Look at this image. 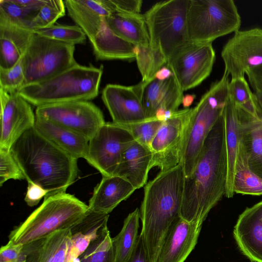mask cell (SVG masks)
Wrapping results in <instances>:
<instances>
[{
  "label": "cell",
  "mask_w": 262,
  "mask_h": 262,
  "mask_svg": "<svg viewBox=\"0 0 262 262\" xmlns=\"http://www.w3.org/2000/svg\"><path fill=\"white\" fill-rule=\"evenodd\" d=\"M227 152L223 113L203 144L190 176L185 178L180 216L203 224L210 211L225 195Z\"/></svg>",
  "instance_id": "6da1fadb"
},
{
  "label": "cell",
  "mask_w": 262,
  "mask_h": 262,
  "mask_svg": "<svg viewBox=\"0 0 262 262\" xmlns=\"http://www.w3.org/2000/svg\"><path fill=\"white\" fill-rule=\"evenodd\" d=\"M10 151L25 180L50 195L65 192L78 174L77 159L40 135L34 127L26 132Z\"/></svg>",
  "instance_id": "7a4b0ae2"
},
{
  "label": "cell",
  "mask_w": 262,
  "mask_h": 262,
  "mask_svg": "<svg viewBox=\"0 0 262 262\" xmlns=\"http://www.w3.org/2000/svg\"><path fill=\"white\" fill-rule=\"evenodd\" d=\"M185 176L181 163L158 174L144 187L140 210L148 262H156L166 234L180 217Z\"/></svg>",
  "instance_id": "3957f363"
},
{
  "label": "cell",
  "mask_w": 262,
  "mask_h": 262,
  "mask_svg": "<svg viewBox=\"0 0 262 262\" xmlns=\"http://www.w3.org/2000/svg\"><path fill=\"white\" fill-rule=\"evenodd\" d=\"M103 67L78 63L44 81L22 86L17 93L31 105L90 101L99 94Z\"/></svg>",
  "instance_id": "277c9868"
},
{
  "label": "cell",
  "mask_w": 262,
  "mask_h": 262,
  "mask_svg": "<svg viewBox=\"0 0 262 262\" xmlns=\"http://www.w3.org/2000/svg\"><path fill=\"white\" fill-rule=\"evenodd\" d=\"M88 211V205L66 192L46 196L42 204L10 232L9 240L24 245L70 228Z\"/></svg>",
  "instance_id": "5b68a950"
},
{
  "label": "cell",
  "mask_w": 262,
  "mask_h": 262,
  "mask_svg": "<svg viewBox=\"0 0 262 262\" xmlns=\"http://www.w3.org/2000/svg\"><path fill=\"white\" fill-rule=\"evenodd\" d=\"M229 76L224 74L192 108L181 162L185 178L191 176L209 132L222 115L229 99Z\"/></svg>",
  "instance_id": "8992f818"
},
{
  "label": "cell",
  "mask_w": 262,
  "mask_h": 262,
  "mask_svg": "<svg viewBox=\"0 0 262 262\" xmlns=\"http://www.w3.org/2000/svg\"><path fill=\"white\" fill-rule=\"evenodd\" d=\"M241 22L232 0H189L187 25L191 42L212 43L239 30Z\"/></svg>",
  "instance_id": "52a82bcc"
},
{
  "label": "cell",
  "mask_w": 262,
  "mask_h": 262,
  "mask_svg": "<svg viewBox=\"0 0 262 262\" xmlns=\"http://www.w3.org/2000/svg\"><path fill=\"white\" fill-rule=\"evenodd\" d=\"M189 0H169L152 6L144 15L149 46L158 48L168 60L190 42L187 25Z\"/></svg>",
  "instance_id": "ba28073f"
},
{
  "label": "cell",
  "mask_w": 262,
  "mask_h": 262,
  "mask_svg": "<svg viewBox=\"0 0 262 262\" xmlns=\"http://www.w3.org/2000/svg\"><path fill=\"white\" fill-rule=\"evenodd\" d=\"M75 46L34 32L22 57L23 86L49 79L77 64Z\"/></svg>",
  "instance_id": "9c48e42d"
},
{
  "label": "cell",
  "mask_w": 262,
  "mask_h": 262,
  "mask_svg": "<svg viewBox=\"0 0 262 262\" xmlns=\"http://www.w3.org/2000/svg\"><path fill=\"white\" fill-rule=\"evenodd\" d=\"M35 116L90 139L105 123L101 110L90 101H74L36 107Z\"/></svg>",
  "instance_id": "30bf717a"
},
{
  "label": "cell",
  "mask_w": 262,
  "mask_h": 262,
  "mask_svg": "<svg viewBox=\"0 0 262 262\" xmlns=\"http://www.w3.org/2000/svg\"><path fill=\"white\" fill-rule=\"evenodd\" d=\"M135 141L122 126L105 122L89 140L85 160L102 177L114 176L123 154Z\"/></svg>",
  "instance_id": "8fae6325"
},
{
  "label": "cell",
  "mask_w": 262,
  "mask_h": 262,
  "mask_svg": "<svg viewBox=\"0 0 262 262\" xmlns=\"http://www.w3.org/2000/svg\"><path fill=\"white\" fill-rule=\"evenodd\" d=\"M191 111L178 110L163 121L150 145L152 168L164 171L181 163Z\"/></svg>",
  "instance_id": "7c38bea8"
},
{
  "label": "cell",
  "mask_w": 262,
  "mask_h": 262,
  "mask_svg": "<svg viewBox=\"0 0 262 262\" xmlns=\"http://www.w3.org/2000/svg\"><path fill=\"white\" fill-rule=\"evenodd\" d=\"M215 60L212 43L190 42L167 61L182 91L193 88L210 74Z\"/></svg>",
  "instance_id": "4fadbf2b"
},
{
  "label": "cell",
  "mask_w": 262,
  "mask_h": 262,
  "mask_svg": "<svg viewBox=\"0 0 262 262\" xmlns=\"http://www.w3.org/2000/svg\"><path fill=\"white\" fill-rule=\"evenodd\" d=\"M225 71L231 78L244 77L262 64V29L238 30L223 47Z\"/></svg>",
  "instance_id": "5bb4252c"
},
{
  "label": "cell",
  "mask_w": 262,
  "mask_h": 262,
  "mask_svg": "<svg viewBox=\"0 0 262 262\" xmlns=\"http://www.w3.org/2000/svg\"><path fill=\"white\" fill-rule=\"evenodd\" d=\"M0 148L10 150L26 132L34 127L36 116L31 104L17 92L0 89Z\"/></svg>",
  "instance_id": "9a60e30c"
},
{
  "label": "cell",
  "mask_w": 262,
  "mask_h": 262,
  "mask_svg": "<svg viewBox=\"0 0 262 262\" xmlns=\"http://www.w3.org/2000/svg\"><path fill=\"white\" fill-rule=\"evenodd\" d=\"M145 81L125 86L108 84L102 92V100L107 108L113 122L127 124L146 120L142 105Z\"/></svg>",
  "instance_id": "2e32d148"
},
{
  "label": "cell",
  "mask_w": 262,
  "mask_h": 262,
  "mask_svg": "<svg viewBox=\"0 0 262 262\" xmlns=\"http://www.w3.org/2000/svg\"><path fill=\"white\" fill-rule=\"evenodd\" d=\"M202 224L178 217L166 234L156 262H184L198 242Z\"/></svg>",
  "instance_id": "e0dca14e"
},
{
  "label": "cell",
  "mask_w": 262,
  "mask_h": 262,
  "mask_svg": "<svg viewBox=\"0 0 262 262\" xmlns=\"http://www.w3.org/2000/svg\"><path fill=\"white\" fill-rule=\"evenodd\" d=\"M262 201L239 216L233 235L242 253L253 262H262Z\"/></svg>",
  "instance_id": "ac0fdd59"
},
{
  "label": "cell",
  "mask_w": 262,
  "mask_h": 262,
  "mask_svg": "<svg viewBox=\"0 0 262 262\" xmlns=\"http://www.w3.org/2000/svg\"><path fill=\"white\" fill-rule=\"evenodd\" d=\"M183 96V91L174 75L163 81L154 78L145 81L142 105L146 119L156 118V113L160 108L169 113L178 111Z\"/></svg>",
  "instance_id": "d6986e66"
},
{
  "label": "cell",
  "mask_w": 262,
  "mask_h": 262,
  "mask_svg": "<svg viewBox=\"0 0 262 262\" xmlns=\"http://www.w3.org/2000/svg\"><path fill=\"white\" fill-rule=\"evenodd\" d=\"M71 244L70 228L24 244L25 262H67Z\"/></svg>",
  "instance_id": "ffe728a7"
},
{
  "label": "cell",
  "mask_w": 262,
  "mask_h": 262,
  "mask_svg": "<svg viewBox=\"0 0 262 262\" xmlns=\"http://www.w3.org/2000/svg\"><path fill=\"white\" fill-rule=\"evenodd\" d=\"M236 107L239 143L245 151L250 169L262 179V118Z\"/></svg>",
  "instance_id": "44dd1931"
},
{
  "label": "cell",
  "mask_w": 262,
  "mask_h": 262,
  "mask_svg": "<svg viewBox=\"0 0 262 262\" xmlns=\"http://www.w3.org/2000/svg\"><path fill=\"white\" fill-rule=\"evenodd\" d=\"M69 17L91 42L99 31L104 18L113 13L106 0H66Z\"/></svg>",
  "instance_id": "7402d4cb"
},
{
  "label": "cell",
  "mask_w": 262,
  "mask_h": 262,
  "mask_svg": "<svg viewBox=\"0 0 262 262\" xmlns=\"http://www.w3.org/2000/svg\"><path fill=\"white\" fill-rule=\"evenodd\" d=\"M136 189L126 180L117 176L102 177L89 201L90 211L108 214Z\"/></svg>",
  "instance_id": "603a6c76"
},
{
  "label": "cell",
  "mask_w": 262,
  "mask_h": 262,
  "mask_svg": "<svg viewBox=\"0 0 262 262\" xmlns=\"http://www.w3.org/2000/svg\"><path fill=\"white\" fill-rule=\"evenodd\" d=\"M152 160L151 150L135 141L123 154L114 176L124 178L136 189H139L146 184Z\"/></svg>",
  "instance_id": "cb8c5ba5"
},
{
  "label": "cell",
  "mask_w": 262,
  "mask_h": 262,
  "mask_svg": "<svg viewBox=\"0 0 262 262\" xmlns=\"http://www.w3.org/2000/svg\"><path fill=\"white\" fill-rule=\"evenodd\" d=\"M34 127L40 135L73 157L77 160L85 159L89 142L87 138L37 117Z\"/></svg>",
  "instance_id": "d4e9b609"
},
{
  "label": "cell",
  "mask_w": 262,
  "mask_h": 262,
  "mask_svg": "<svg viewBox=\"0 0 262 262\" xmlns=\"http://www.w3.org/2000/svg\"><path fill=\"white\" fill-rule=\"evenodd\" d=\"M109 214L90 211L70 228L71 244L67 262H73L107 226Z\"/></svg>",
  "instance_id": "484cf974"
},
{
  "label": "cell",
  "mask_w": 262,
  "mask_h": 262,
  "mask_svg": "<svg viewBox=\"0 0 262 262\" xmlns=\"http://www.w3.org/2000/svg\"><path fill=\"white\" fill-rule=\"evenodd\" d=\"M34 32L0 21V68L15 64L25 53Z\"/></svg>",
  "instance_id": "4316f807"
},
{
  "label": "cell",
  "mask_w": 262,
  "mask_h": 262,
  "mask_svg": "<svg viewBox=\"0 0 262 262\" xmlns=\"http://www.w3.org/2000/svg\"><path fill=\"white\" fill-rule=\"evenodd\" d=\"M223 117L227 152V178L225 196L232 198L235 164L239 145V126L237 107L229 97L224 107Z\"/></svg>",
  "instance_id": "83f0119b"
},
{
  "label": "cell",
  "mask_w": 262,
  "mask_h": 262,
  "mask_svg": "<svg viewBox=\"0 0 262 262\" xmlns=\"http://www.w3.org/2000/svg\"><path fill=\"white\" fill-rule=\"evenodd\" d=\"M117 35L134 46L147 47L149 36L144 15L114 12L104 18Z\"/></svg>",
  "instance_id": "f1b7e54d"
},
{
  "label": "cell",
  "mask_w": 262,
  "mask_h": 262,
  "mask_svg": "<svg viewBox=\"0 0 262 262\" xmlns=\"http://www.w3.org/2000/svg\"><path fill=\"white\" fill-rule=\"evenodd\" d=\"M91 43L97 60L136 59L135 46L115 34L107 26L104 19Z\"/></svg>",
  "instance_id": "f546056e"
},
{
  "label": "cell",
  "mask_w": 262,
  "mask_h": 262,
  "mask_svg": "<svg viewBox=\"0 0 262 262\" xmlns=\"http://www.w3.org/2000/svg\"><path fill=\"white\" fill-rule=\"evenodd\" d=\"M140 219V210L136 208L125 218L119 233L112 238L116 262H125L132 255L139 236Z\"/></svg>",
  "instance_id": "4dcf8cb0"
},
{
  "label": "cell",
  "mask_w": 262,
  "mask_h": 262,
  "mask_svg": "<svg viewBox=\"0 0 262 262\" xmlns=\"http://www.w3.org/2000/svg\"><path fill=\"white\" fill-rule=\"evenodd\" d=\"M233 187L234 193L262 195V179L250 169L246 154L240 143L236 160Z\"/></svg>",
  "instance_id": "1f68e13d"
},
{
  "label": "cell",
  "mask_w": 262,
  "mask_h": 262,
  "mask_svg": "<svg viewBox=\"0 0 262 262\" xmlns=\"http://www.w3.org/2000/svg\"><path fill=\"white\" fill-rule=\"evenodd\" d=\"M137 66L142 77V81H147L155 78L156 73L167 64V60L158 48L151 47L135 46Z\"/></svg>",
  "instance_id": "d6a6232c"
},
{
  "label": "cell",
  "mask_w": 262,
  "mask_h": 262,
  "mask_svg": "<svg viewBox=\"0 0 262 262\" xmlns=\"http://www.w3.org/2000/svg\"><path fill=\"white\" fill-rule=\"evenodd\" d=\"M73 262H116L112 238L107 226L101 230L86 250Z\"/></svg>",
  "instance_id": "836d02e7"
},
{
  "label": "cell",
  "mask_w": 262,
  "mask_h": 262,
  "mask_svg": "<svg viewBox=\"0 0 262 262\" xmlns=\"http://www.w3.org/2000/svg\"><path fill=\"white\" fill-rule=\"evenodd\" d=\"M37 13L15 3L13 0H0V21L33 31L32 24Z\"/></svg>",
  "instance_id": "e575fe53"
},
{
  "label": "cell",
  "mask_w": 262,
  "mask_h": 262,
  "mask_svg": "<svg viewBox=\"0 0 262 262\" xmlns=\"http://www.w3.org/2000/svg\"><path fill=\"white\" fill-rule=\"evenodd\" d=\"M229 98L238 106L258 117L256 97L244 77L231 78L229 83Z\"/></svg>",
  "instance_id": "d590c367"
},
{
  "label": "cell",
  "mask_w": 262,
  "mask_h": 262,
  "mask_svg": "<svg viewBox=\"0 0 262 262\" xmlns=\"http://www.w3.org/2000/svg\"><path fill=\"white\" fill-rule=\"evenodd\" d=\"M33 32L51 39L74 45L84 43L86 39L84 32L77 25L54 24Z\"/></svg>",
  "instance_id": "8d00e7d4"
},
{
  "label": "cell",
  "mask_w": 262,
  "mask_h": 262,
  "mask_svg": "<svg viewBox=\"0 0 262 262\" xmlns=\"http://www.w3.org/2000/svg\"><path fill=\"white\" fill-rule=\"evenodd\" d=\"M163 122L154 118L137 123L118 125L125 128L136 141L150 149L151 142Z\"/></svg>",
  "instance_id": "74e56055"
},
{
  "label": "cell",
  "mask_w": 262,
  "mask_h": 262,
  "mask_svg": "<svg viewBox=\"0 0 262 262\" xmlns=\"http://www.w3.org/2000/svg\"><path fill=\"white\" fill-rule=\"evenodd\" d=\"M66 9L64 1L47 0L32 21L33 31L54 25L65 15Z\"/></svg>",
  "instance_id": "f35d334b"
},
{
  "label": "cell",
  "mask_w": 262,
  "mask_h": 262,
  "mask_svg": "<svg viewBox=\"0 0 262 262\" xmlns=\"http://www.w3.org/2000/svg\"><path fill=\"white\" fill-rule=\"evenodd\" d=\"M25 78L22 58L10 68H0V89L7 93L17 92L23 86Z\"/></svg>",
  "instance_id": "ab89813d"
},
{
  "label": "cell",
  "mask_w": 262,
  "mask_h": 262,
  "mask_svg": "<svg viewBox=\"0 0 262 262\" xmlns=\"http://www.w3.org/2000/svg\"><path fill=\"white\" fill-rule=\"evenodd\" d=\"M24 179L25 177L10 150L0 148V186L9 180Z\"/></svg>",
  "instance_id": "60d3db41"
},
{
  "label": "cell",
  "mask_w": 262,
  "mask_h": 262,
  "mask_svg": "<svg viewBox=\"0 0 262 262\" xmlns=\"http://www.w3.org/2000/svg\"><path fill=\"white\" fill-rule=\"evenodd\" d=\"M24 245L16 244L11 241L0 249V262H25Z\"/></svg>",
  "instance_id": "b9f144b4"
},
{
  "label": "cell",
  "mask_w": 262,
  "mask_h": 262,
  "mask_svg": "<svg viewBox=\"0 0 262 262\" xmlns=\"http://www.w3.org/2000/svg\"><path fill=\"white\" fill-rule=\"evenodd\" d=\"M113 13L140 14L142 1L141 0H106Z\"/></svg>",
  "instance_id": "7bdbcfd3"
},
{
  "label": "cell",
  "mask_w": 262,
  "mask_h": 262,
  "mask_svg": "<svg viewBox=\"0 0 262 262\" xmlns=\"http://www.w3.org/2000/svg\"><path fill=\"white\" fill-rule=\"evenodd\" d=\"M47 194L48 191L40 186L31 182H28L24 200L29 206L33 207L37 205L41 199Z\"/></svg>",
  "instance_id": "ee69618b"
},
{
  "label": "cell",
  "mask_w": 262,
  "mask_h": 262,
  "mask_svg": "<svg viewBox=\"0 0 262 262\" xmlns=\"http://www.w3.org/2000/svg\"><path fill=\"white\" fill-rule=\"evenodd\" d=\"M246 74L254 92L262 94V64L249 71Z\"/></svg>",
  "instance_id": "f6af8a7d"
},
{
  "label": "cell",
  "mask_w": 262,
  "mask_h": 262,
  "mask_svg": "<svg viewBox=\"0 0 262 262\" xmlns=\"http://www.w3.org/2000/svg\"><path fill=\"white\" fill-rule=\"evenodd\" d=\"M125 262H148L141 233L139 235L137 244L132 255Z\"/></svg>",
  "instance_id": "bcb514c9"
},
{
  "label": "cell",
  "mask_w": 262,
  "mask_h": 262,
  "mask_svg": "<svg viewBox=\"0 0 262 262\" xmlns=\"http://www.w3.org/2000/svg\"><path fill=\"white\" fill-rule=\"evenodd\" d=\"M13 1L27 9L36 12H38L47 2V0H13Z\"/></svg>",
  "instance_id": "7dc6e473"
},
{
  "label": "cell",
  "mask_w": 262,
  "mask_h": 262,
  "mask_svg": "<svg viewBox=\"0 0 262 262\" xmlns=\"http://www.w3.org/2000/svg\"><path fill=\"white\" fill-rule=\"evenodd\" d=\"M173 75L171 70L167 66H164L156 74L155 78L159 80L163 81L168 79Z\"/></svg>",
  "instance_id": "c3c4849f"
},
{
  "label": "cell",
  "mask_w": 262,
  "mask_h": 262,
  "mask_svg": "<svg viewBox=\"0 0 262 262\" xmlns=\"http://www.w3.org/2000/svg\"><path fill=\"white\" fill-rule=\"evenodd\" d=\"M195 98V95L194 94H186L183 96L182 104L185 108H188L193 103Z\"/></svg>",
  "instance_id": "681fc988"
},
{
  "label": "cell",
  "mask_w": 262,
  "mask_h": 262,
  "mask_svg": "<svg viewBox=\"0 0 262 262\" xmlns=\"http://www.w3.org/2000/svg\"><path fill=\"white\" fill-rule=\"evenodd\" d=\"M254 93L255 95L258 108V115L262 118V94L256 92Z\"/></svg>",
  "instance_id": "f907efd6"
},
{
  "label": "cell",
  "mask_w": 262,
  "mask_h": 262,
  "mask_svg": "<svg viewBox=\"0 0 262 262\" xmlns=\"http://www.w3.org/2000/svg\"><path fill=\"white\" fill-rule=\"evenodd\" d=\"M261 221H262V217H261Z\"/></svg>",
  "instance_id": "816d5d0a"
}]
</instances>
